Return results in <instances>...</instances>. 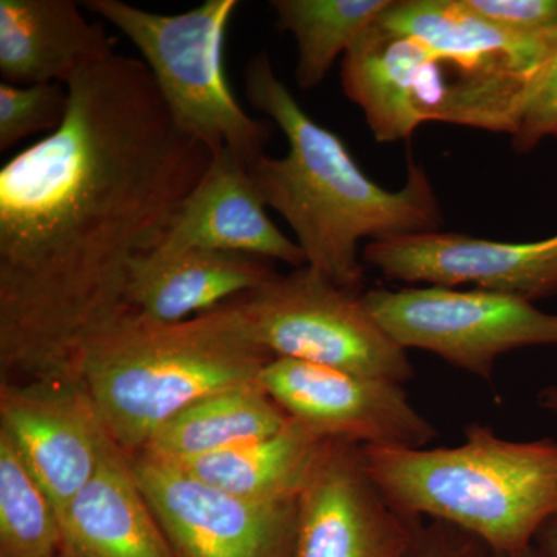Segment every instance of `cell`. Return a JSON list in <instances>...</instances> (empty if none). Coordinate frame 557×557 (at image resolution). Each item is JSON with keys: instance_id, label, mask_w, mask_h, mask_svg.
<instances>
[{"instance_id": "cell-7", "label": "cell", "mask_w": 557, "mask_h": 557, "mask_svg": "<svg viewBox=\"0 0 557 557\" xmlns=\"http://www.w3.org/2000/svg\"><path fill=\"white\" fill-rule=\"evenodd\" d=\"M362 300L399 347L428 351L483 381L494 380L504 355L557 347V313L516 296L408 287L369 289Z\"/></svg>"}, {"instance_id": "cell-17", "label": "cell", "mask_w": 557, "mask_h": 557, "mask_svg": "<svg viewBox=\"0 0 557 557\" xmlns=\"http://www.w3.org/2000/svg\"><path fill=\"white\" fill-rule=\"evenodd\" d=\"M379 22L440 53L530 75L544 73L557 47V28L539 35L508 30L465 0H392Z\"/></svg>"}, {"instance_id": "cell-5", "label": "cell", "mask_w": 557, "mask_h": 557, "mask_svg": "<svg viewBox=\"0 0 557 557\" xmlns=\"http://www.w3.org/2000/svg\"><path fill=\"white\" fill-rule=\"evenodd\" d=\"M84 5L137 47L180 131L214 153L230 149L247 166L265 156L273 127L242 109L223 67V42L237 0H207L180 14L150 13L123 0Z\"/></svg>"}, {"instance_id": "cell-18", "label": "cell", "mask_w": 557, "mask_h": 557, "mask_svg": "<svg viewBox=\"0 0 557 557\" xmlns=\"http://www.w3.org/2000/svg\"><path fill=\"white\" fill-rule=\"evenodd\" d=\"M324 443L289 420L277 434L236 448L186 460H159L236 496L282 500L299 497Z\"/></svg>"}, {"instance_id": "cell-12", "label": "cell", "mask_w": 557, "mask_h": 557, "mask_svg": "<svg viewBox=\"0 0 557 557\" xmlns=\"http://www.w3.org/2000/svg\"><path fill=\"white\" fill-rule=\"evenodd\" d=\"M0 429L20 449L58 518L115 445L78 380L0 381Z\"/></svg>"}, {"instance_id": "cell-15", "label": "cell", "mask_w": 557, "mask_h": 557, "mask_svg": "<svg viewBox=\"0 0 557 557\" xmlns=\"http://www.w3.org/2000/svg\"><path fill=\"white\" fill-rule=\"evenodd\" d=\"M115 53L101 22L73 0H0V75L16 86L67 84Z\"/></svg>"}, {"instance_id": "cell-10", "label": "cell", "mask_w": 557, "mask_h": 557, "mask_svg": "<svg viewBox=\"0 0 557 557\" xmlns=\"http://www.w3.org/2000/svg\"><path fill=\"white\" fill-rule=\"evenodd\" d=\"M362 262L391 281L423 287H469L530 302L557 293V234L536 242H498L428 231L369 242Z\"/></svg>"}, {"instance_id": "cell-13", "label": "cell", "mask_w": 557, "mask_h": 557, "mask_svg": "<svg viewBox=\"0 0 557 557\" xmlns=\"http://www.w3.org/2000/svg\"><path fill=\"white\" fill-rule=\"evenodd\" d=\"M265 208L247 164L230 149H220L152 251L211 249L306 267L302 249L274 225Z\"/></svg>"}, {"instance_id": "cell-3", "label": "cell", "mask_w": 557, "mask_h": 557, "mask_svg": "<svg viewBox=\"0 0 557 557\" xmlns=\"http://www.w3.org/2000/svg\"><path fill=\"white\" fill-rule=\"evenodd\" d=\"M270 359L234 299L180 322L129 309L87 347L76 379L112 442L135 456L183 409L258 381Z\"/></svg>"}, {"instance_id": "cell-11", "label": "cell", "mask_w": 557, "mask_h": 557, "mask_svg": "<svg viewBox=\"0 0 557 557\" xmlns=\"http://www.w3.org/2000/svg\"><path fill=\"white\" fill-rule=\"evenodd\" d=\"M421 522L381 493L361 446L325 442L299 494L293 557H408Z\"/></svg>"}, {"instance_id": "cell-2", "label": "cell", "mask_w": 557, "mask_h": 557, "mask_svg": "<svg viewBox=\"0 0 557 557\" xmlns=\"http://www.w3.org/2000/svg\"><path fill=\"white\" fill-rule=\"evenodd\" d=\"M249 104L282 131L284 157L248 166L267 207L288 223L307 267L341 288L361 293L366 269L359 245L442 230V205L423 166L410 161L403 188L384 189L359 168L346 143L311 119L277 78L269 53L245 69Z\"/></svg>"}, {"instance_id": "cell-9", "label": "cell", "mask_w": 557, "mask_h": 557, "mask_svg": "<svg viewBox=\"0 0 557 557\" xmlns=\"http://www.w3.org/2000/svg\"><path fill=\"white\" fill-rule=\"evenodd\" d=\"M259 383L292 420L322 442L428 448L438 437L437 428L394 381L273 358Z\"/></svg>"}, {"instance_id": "cell-14", "label": "cell", "mask_w": 557, "mask_h": 557, "mask_svg": "<svg viewBox=\"0 0 557 557\" xmlns=\"http://www.w3.org/2000/svg\"><path fill=\"white\" fill-rule=\"evenodd\" d=\"M61 557H175L132 469L112 445L60 515Z\"/></svg>"}, {"instance_id": "cell-26", "label": "cell", "mask_w": 557, "mask_h": 557, "mask_svg": "<svg viewBox=\"0 0 557 557\" xmlns=\"http://www.w3.org/2000/svg\"><path fill=\"white\" fill-rule=\"evenodd\" d=\"M534 548L541 557H557V518L542 528L534 542Z\"/></svg>"}, {"instance_id": "cell-28", "label": "cell", "mask_w": 557, "mask_h": 557, "mask_svg": "<svg viewBox=\"0 0 557 557\" xmlns=\"http://www.w3.org/2000/svg\"><path fill=\"white\" fill-rule=\"evenodd\" d=\"M505 557H541V556H539V553L536 552V548L531 547L530 549H527V552L520 553V555L505 556Z\"/></svg>"}, {"instance_id": "cell-8", "label": "cell", "mask_w": 557, "mask_h": 557, "mask_svg": "<svg viewBox=\"0 0 557 557\" xmlns=\"http://www.w3.org/2000/svg\"><path fill=\"white\" fill-rule=\"evenodd\" d=\"M129 457L175 557H293L299 497L236 496L148 454Z\"/></svg>"}, {"instance_id": "cell-21", "label": "cell", "mask_w": 557, "mask_h": 557, "mask_svg": "<svg viewBox=\"0 0 557 557\" xmlns=\"http://www.w3.org/2000/svg\"><path fill=\"white\" fill-rule=\"evenodd\" d=\"M61 548L57 509L0 429V557H60Z\"/></svg>"}, {"instance_id": "cell-27", "label": "cell", "mask_w": 557, "mask_h": 557, "mask_svg": "<svg viewBox=\"0 0 557 557\" xmlns=\"http://www.w3.org/2000/svg\"><path fill=\"white\" fill-rule=\"evenodd\" d=\"M537 406L557 420V384H549L539 391Z\"/></svg>"}, {"instance_id": "cell-23", "label": "cell", "mask_w": 557, "mask_h": 557, "mask_svg": "<svg viewBox=\"0 0 557 557\" xmlns=\"http://www.w3.org/2000/svg\"><path fill=\"white\" fill-rule=\"evenodd\" d=\"M547 138L557 139V47L511 137L512 149L523 156Z\"/></svg>"}, {"instance_id": "cell-1", "label": "cell", "mask_w": 557, "mask_h": 557, "mask_svg": "<svg viewBox=\"0 0 557 557\" xmlns=\"http://www.w3.org/2000/svg\"><path fill=\"white\" fill-rule=\"evenodd\" d=\"M65 87L61 126L0 170L2 380H78L87 347L129 310L132 263L214 157L137 58L112 53Z\"/></svg>"}, {"instance_id": "cell-4", "label": "cell", "mask_w": 557, "mask_h": 557, "mask_svg": "<svg viewBox=\"0 0 557 557\" xmlns=\"http://www.w3.org/2000/svg\"><path fill=\"white\" fill-rule=\"evenodd\" d=\"M361 456L403 515L457 528L497 557L534 547L557 518V440H509L472 423L456 446H361Z\"/></svg>"}, {"instance_id": "cell-19", "label": "cell", "mask_w": 557, "mask_h": 557, "mask_svg": "<svg viewBox=\"0 0 557 557\" xmlns=\"http://www.w3.org/2000/svg\"><path fill=\"white\" fill-rule=\"evenodd\" d=\"M289 420L259 380L252 381L209 395L183 409L153 435L141 453L161 460L208 456L271 437Z\"/></svg>"}, {"instance_id": "cell-20", "label": "cell", "mask_w": 557, "mask_h": 557, "mask_svg": "<svg viewBox=\"0 0 557 557\" xmlns=\"http://www.w3.org/2000/svg\"><path fill=\"white\" fill-rule=\"evenodd\" d=\"M392 0H273L278 30L298 44L296 81L310 90L327 78L341 54L379 22Z\"/></svg>"}, {"instance_id": "cell-25", "label": "cell", "mask_w": 557, "mask_h": 557, "mask_svg": "<svg viewBox=\"0 0 557 557\" xmlns=\"http://www.w3.org/2000/svg\"><path fill=\"white\" fill-rule=\"evenodd\" d=\"M408 557H496L486 545L457 528L423 520Z\"/></svg>"}, {"instance_id": "cell-24", "label": "cell", "mask_w": 557, "mask_h": 557, "mask_svg": "<svg viewBox=\"0 0 557 557\" xmlns=\"http://www.w3.org/2000/svg\"><path fill=\"white\" fill-rule=\"evenodd\" d=\"M479 16L508 30L539 35L557 28V0H465Z\"/></svg>"}, {"instance_id": "cell-16", "label": "cell", "mask_w": 557, "mask_h": 557, "mask_svg": "<svg viewBox=\"0 0 557 557\" xmlns=\"http://www.w3.org/2000/svg\"><path fill=\"white\" fill-rule=\"evenodd\" d=\"M270 260L237 252L149 251L132 263L127 306L159 322H180L215 309L276 277Z\"/></svg>"}, {"instance_id": "cell-6", "label": "cell", "mask_w": 557, "mask_h": 557, "mask_svg": "<svg viewBox=\"0 0 557 557\" xmlns=\"http://www.w3.org/2000/svg\"><path fill=\"white\" fill-rule=\"evenodd\" d=\"M249 338L273 358L296 359L405 384L413 376L399 347L366 307L310 267L234 298Z\"/></svg>"}, {"instance_id": "cell-22", "label": "cell", "mask_w": 557, "mask_h": 557, "mask_svg": "<svg viewBox=\"0 0 557 557\" xmlns=\"http://www.w3.org/2000/svg\"><path fill=\"white\" fill-rule=\"evenodd\" d=\"M67 87L62 84L16 86L0 83V150L13 148L22 139L61 126L67 113Z\"/></svg>"}, {"instance_id": "cell-29", "label": "cell", "mask_w": 557, "mask_h": 557, "mask_svg": "<svg viewBox=\"0 0 557 557\" xmlns=\"http://www.w3.org/2000/svg\"><path fill=\"white\" fill-rule=\"evenodd\" d=\"M61 557V556H60Z\"/></svg>"}]
</instances>
